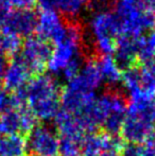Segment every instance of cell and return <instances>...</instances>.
I'll return each instance as SVG.
<instances>
[{
    "label": "cell",
    "instance_id": "6da1fadb",
    "mask_svg": "<svg viewBox=\"0 0 155 156\" xmlns=\"http://www.w3.org/2000/svg\"><path fill=\"white\" fill-rule=\"evenodd\" d=\"M81 41L82 31L80 26L76 23H69L66 38L61 43L53 45L51 56L47 64L48 68L53 72L64 71L65 68L73 60L82 56Z\"/></svg>",
    "mask_w": 155,
    "mask_h": 156
},
{
    "label": "cell",
    "instance_id": "7a4b0ae2",
    "mask_svg": "<svg viewBox=\"0 0 155 156\" xmlns=\"http://www.w3.org/2000/svg\"><path fill=\"white\" fill-rule=\"evenodd\" d=\"M51 52V44L37 35H32L25 38L19 52L14 56L27 67L30 73H38L47 66Z\"/></svg>",
    "mask_w": 155,
    "mask_h": 156
},
{
    "label": "cell",
    "instance_id": "3957f363",
    "mask_svg": "<svg viewBox=\"0 0 155 156\" xmlns=\"http://www.w3.org/2000/svg\"><path fill=\"white\" fill-rule=\"evenodd\" d=\"M69 23L55 10H39L37 14V36L52 45L61 43L68 34Z\"/></svg>",
    "mask_w": 155,
    "mask_h": 156
},
{
    "label": "cell",
    "instance_id": "277c9868",
    "mask_svg": "<svg viewBox=\"0 0 155 156\" xmlns=\"http://www.w3.org/2000/svg\"><path fill=\"white\" fill-rule=\"evenodd\" d=\"M36 27L37 14L33 9L12 10L0 32L17 35L20 38H27L36 32Z\"/></svg>",
    "mask_w": 155,
    "mask_h": 156
},
{
    "label": "cell",
    "instance_id": "5b68a950",
    "mask_svg": "<svg viewBox=\"0 0 155 156\" xmlns=\"http://www.w3.org/2000/svg\"><path fill=\"white\" fill-rule=\"evenodd\" d=\"M88 30L93 41L101 39H111V36L116 32L117 25L114 16L107 12H97L91 15L88 21Z\"/></svg>",
    "mask_w": 155,
    "mask_h": 156
},
{
    "label": "cell",
    "instance_id": "8992f818",
    "mask_svg": "<svg viewBox=\"0 0 155 156\" xmlns=\"http://www.w3.org/2000/svg\"><path fill=\"white\" fill-rule=\"evenodd\" d=\"M87 0H37L39 10H55L61 15L75 17L86 6Z\"/></svg>",
    "mask_w": 155,
    "mask_h": 156
},
{
    "label": "cell",
    "instance_id": "52a82bcc",
    "mask_svg": "<svg viewBox=\"0 0 155 156\" xmlns=\"http://www.w3.org/2000/svg\"><path fill=\"white\" fill-rule=\"evenodd\" d=\"M30 74L31 73L27 69V67L16 56H13V60L8 63L5 68L3 80L8 88H20L27 82Z\"/></svg>",
    "mask_w": 155,
    "mask_h": 156
},
{
    "label": "cell",
    "instance_id": "ba28073f",
    "mask_svg": "<svg viewBox=\"0 0 155 156\" xmlns=\"http://www.w3.org/2000/svg\"><path fill=\"white\" fill-rule=\"evenodd\" d=\"M23 45L21 38L17 35L0 32V53L3 55H16Z\"/></svg>",
    "mask_w": 155,
    "mask_h": 156
},
{
    "label": "cell",
    "instance_id": "9c48e42d",
    "mask_svg": "<svg viewBox=\"0 0 155 156\" xmlns=\"http://www.w3.org/2000/svg\"><path fill=\"white\" fill-rule=\"evenodd\" d=\"M11 9L15 10H26V9H33L36 0H3Z\"/></svg>",
    "mask_w": 155,
    "mask_h": 156
},
{
    "label": "cell",
    "instance_id": "30bf717a",
    "mask_svg": "<svg viewBox=\"0 0 155 156\" xmlns=\"http://www.w3.org/2000/svg\"><path fill=\"white\" fill-rule=\"evenodd\" d=\"M12 9L3 1V0H0V29L4 26L6 19H8L9 15H10Z\"/></svg>",
    "mask_w": 155,
    "mask_h": 156
},
{
    "label": "cell",
    "instance_id": "8fae6325",
    "mask_svg": "<svg viewBox=\"0 0 155 156\" xmlns=\"http://www.w3.org/2000/svg\"><path fill=\"white\" fill-rule=\"evenodd\" d=\"M8 61H6V56L3 55L2 53H0V79L3 78L4 71H5V68L8 66Z\"/></svg>",
    "mask_w": 155,
    "mask_h": 156
}]
</instances>
